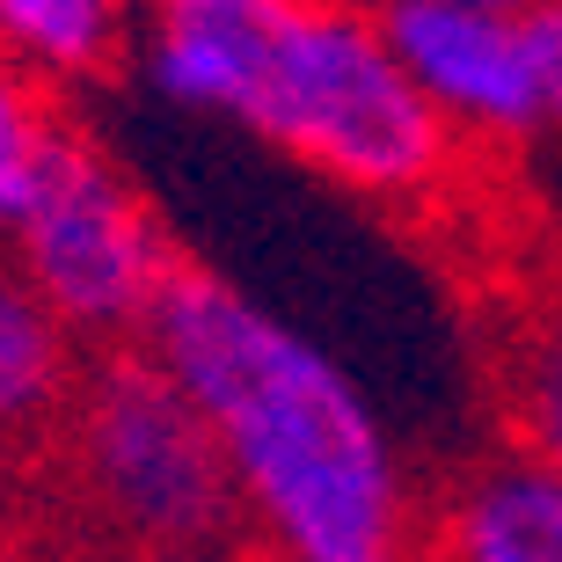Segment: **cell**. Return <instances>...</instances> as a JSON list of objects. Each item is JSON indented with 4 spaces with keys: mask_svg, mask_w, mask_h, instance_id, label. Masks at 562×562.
<instances>
[{
    "mask_svg": "<svg viewBox=\"0 0 562 562\" xmlns=\"http://www.w3.org/2000/svg\"><path fill=\"white\" fill-rule=\"evenodd\" d=\"M533 8H562V0H533Z\"/></svg>",
    "mask_w": 562,
    "mask_h": 562,
    "instance_id": "obj_14",
    "label": "cell"
},
{
    "mask_svg": "<svg viewBox=\"0 0 562 562\" xmlns=\"http://www.w3.org/2000/svg\"><path fill=\"white\" fill-rule=\"evenodd\" d=\"M66 125H74V117L52 103V88H37L22 66L0 59V249H8L22 234V220L37 212Z\"/></svg>",
    "mask_w": 562,
    "mask_h": 562,
    "instance_id": "obj_10",
    "label": "cell"
},
{
    "mask_svg": "<svg viewBox=\"0 0 562 562\" xmlns=\"http://www.w3.org/2000/svg\"><path fill=\"white\" fill-rule=\"evenodd\" d=\"M52 438L88 519L139 562L249 548L220 438L139 344L88 358Z\"/></svg>",
    "mask_w": 562,
    "mask_h": 562,
    "instance_id": "obj_3",
    "label": "cell"
},
{
    "mask_svg": "<svg viewBox=\"0 0 562 562\" xmlns=\"http://www.w3.org/2000/svg\"><path fill=\"white\" fill-rule=\"evenodd\" d=\"M497 409L512 431V453L562 475V300L526 307L497 336Z\"/></svg>",
    "mask_w": 562,
    "mask_h": 562,
    "instance_id": "obj_9",
    "label": "cell"
},
{
    "mask_svg": "<svg viewBox=\"0 0 562 562\" xmlns=\"http://www.w3.org/2000/svg\"><path fill=\"white\" fill-rule=\"evenodd\" d=\"M81 387V344L0 256V446L52 438Z\"/></svg>",
    "mask_w": 562,
    "mask_h": 562,
    "instance_id": "obj_7",
    "label": "cell"
},
{
    "mask_svg": "<svg viewBox=\"0 0 562 562\" xmlns=\"http://www.w3.org/2000/svg\"><path fill=\"white\" fill-rule=\"evenodd\" d=\"M176 562H263L256 548H220V555H176Z\"/></svg>",
    "mask_w": 562,
    "mask_h": 562,
    "instance_id": "obj_13",
    "label": "cell"
},
{
    "mask_svg": "<svg viewBox=\"0 0 562 562\" xmlns=\"http://www.w3.org/2000/svg\"><path fill=\"white\" fill-rule=\"evenodd\" d=\"M132 52V0H0V59L37 88H88Z\"/></svg>",
    "mask_w": 562,
    "mask_h": 562,
    "instance_id": "obj_8",
    "label": "cell"
},
{
    "mask_svg": "<svg viewBox=\"0 0 562 562\" xmlns=\"http://www.w3.org/2000/svg\"><path fill=\"white\" fill-rule=\"evenodd\" d=\"M146 81L227 117L373 198L431 205L453 190L460 139L424 103L358 0H146Z\"/></svg>",
    "mask_w": 562,
    "mask_h": 562,
    "instance_id": "obj_2",
    "label": "cell"
},
{
    "mask_svg": "<svg viewBox=\"0 0 562 562\" xmlns=\"http://www.w3.org/2000/svg\"><path fill=\"white\" fill-rule=\"evenodd\" d=\"M438 548L446 562H562V475L526 453H490L446 497Z\"/></svg>",
    "mask_w": 562,
    "mask_h": 562,
    "instance_id": "obj_6",
    "label": "cell"
},
{
    "mask_svg": "<svg viewBox=\"0 0 562 562\" xmlns=\"http://www.w3.org/2000/svg\"><path fill=\"white\" fill-rule=\"evenodd\" d=\"M220 438L263 562H402L409 482L351 380L205 263H176L139 329Z\"/></svg>",
    "mask_w": 562,
    "mask_h": 562,
    "instance_id": "obj_1",
    "label": "cell"
},
{
    "mask_svg": "<svg viewBox=\"0 0 562 562\" xmlns=\"http://www.w3.org/2000/svg\"><path fill=\"white\" fill-rule=\"evenodd\" d=\"M387 8V0H380ZM409 8H504V15H526L533 0H409Z\"/></svg>",
    "mask_w": 562,
    "mask_h": 562,
    "instance_id": "obj_12",
    "label": "cell"
},
{
    "mask_svg": "<svg viewBox=\"0 0 562 562\" xmlns=\"http://www.w3.org/2000/svg\"><path fill=\"white\" fill-rule=\"evenodd\" d=\"M0 453H8V446H0Z\"/></svg>",
    "mask_w": 562,
    "mask_h": 562,
    "instance_id": "obj_15",
    "label": "cell"
},
{
    "mask_svg": "<svg viewBox=\"0 0 562 562\" xmlns=\"http://www.w3.org/2000/svg\"><path fill=\"white\" fill-rule=\"evenodd\" d=\"M0 256L74 329L81 351H125V344H139L168 271L183 263V256L168 249L161 220L146 212V198L132 190V176L81 125H66L37 212L22 220V234Z\"/></svg>",
    "mask_w": 562,
    "mask_h": 562,
    "instance_id": "obj_4",
    "label": "cell"
},
{
    "mask_svg": "<svg viewBox=\"0 0 562 562\" xmlns=\"http://www.w3.org/2000/svg\"><path fill=\"white\" fill-rule=\"evenodd\" d=\"M533 44H541V95H548V132L562 139V8H526Z\"/></svg>",
    "mask_w": 562,
    "mask_h": 562,
    "instance_id": "obj_11",
    "label": "cell"
},
{
    "mask_svg": "<svg viewBox=\"0 0 562 562\" xmlns=\"http://www.w3.org/2000/svg\"><path fill=\"white\" fill-rule=\"evenodd\" d=\"M380 37L402 59L409 88L446 117L460 146L482 139H526L548 125L541 95V44L533 15H504V8H409L387 0L380 8Z\"/></svg>",
    "mask_w": 562,
    "mask_h": 562,
    "instance_id": "obj_5",
    "label": "cell"
}]
</instances>
